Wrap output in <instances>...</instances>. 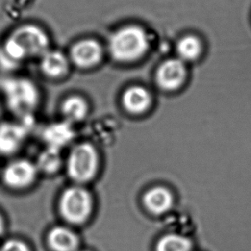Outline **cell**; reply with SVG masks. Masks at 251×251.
Segmentation results:
<instances>
[{"instance_id":"5b68a950","label":"cell","mask_w":251,"mask_h":251,"mask_svg":"<svg viewBox=\"0 0 251 251\" xmlns=\"http://www.w3.org/2000/svg\"><path fill=\"white\" fill-rule=\"evenodd\" d=\"M148 48V35L143 28L135 25L119 28L108 38V52L118 62H133L142 57Z\"/></svg>"},{"instance_id":"7a4b0ae2","label":"cell","mask_w":251,"mask_h":251,"mask_svg":"<svg viewBox=\"0 0 251 251\" xmlns=\"http://www.w3.org/2000/svg\"><path fill=\"white\" fill-rule=\"evenodd\" d=\"M0 92L6 108L18 119L32 118L41 102L37 84L28 77H5L0 83Z\"/></svg>"},{"instance_id":"6da1fadb","label":"cell","mask_w":251,"mask_h":251,"mask_svg":"<svg viewBox=\"0 0 251 251\" xmlns=\"http://www.w3.org/2000/svg\"><path fill=\"white\" fill-rule=\"evenodd\" d=\"M50 49L48 33L38 25L27 24L15 28L0 46V68L18 69L28 59H40Z\"/></svg>"},{"instance_id":"8fae6325","label":"cell","mask_w":251,"mask_h":251,"mask_svg":"<svg viewBox=\"0 0 251 251\" xmlns=\"http://www.w3.org/2000/svg\"><path fill=\"white\" fill-rule=\"evenodd\" d=\"M39 60L42 74L51 79L64 78L70 72V59L59 50L49 49Z\"/></svg>"},{"instance_id":"9c48e42d","label":"cell","mask_w":251,"mask_h":251,"mask_svg":"<svg viewBox=\"0 0 251 251\" xmlns=\"http://www.w3.org/2000/svg\"><path fill=\"white\" fill-rule=\"evenodd\" d=\"M46 244L51 251H78L81 249L79 235L67 225L52 226L46 235Z\"/></svg>"},{"instance_id":"44dd1931","label":"cell","mask_w":251,"mask_h":251,"mask_svg":"<svg viewBox=\"0 0 251 251\" xmlns=\"http://www.w3.org/2000/svg\"><path fill=\"white\" fill-rule=\"evenodd\" d=\"M89 251V250H83V249H80V250H79V251Z\"/></svg>"},{"instance_id":"52a82bcc","label":"cell","mask_w":251,"mask_h":251,"mask_svg":"<svg viewBox=\"0 0 251 251\" xmlns=\"http://www.w3.org/2000/svg\"><path fill=\"white\" fill-rule=\"evenodd\" d=\"M30 119L0 122V156H14L25 147L29 134Z\"/></svg>"},{"instance_id":"2e32d148","label":"cell","mask_w":251,"mask_h":251,"mask_svg":"<svg viewBox=\"0 0 251 251\" xmlns=\"http://www.w3.org/2000/svg\"><path fill=\"white\" fill-rule=\"evenodd\" d=\"M40 174L52 176L58 173L65 165V158L60 151L45 147L35 162Z\"/></svg>"},{"instance_id":"3957f363","label":"cell","mask_w":251,"mask_h":251,"mask_svg":"<svg viewBox=\"0 0 251 251\" xmlns=\"http://www.w3.org/2000/svg\"><path fill=\"white\" fill-rule=\"evenodd\" d=\"M95 206L94 196L84 185L72 184L65 188L57 203L60 219L72 227L86 225L94 214Z\"/></svg>"},{"instance_id":"30bf717a","label":"cell","mask_w":251,"mask_h":251,"mask_svg":"<svg viewBox=\"0 0 251 251\" xmlns=\"http://www.w3.org/2000/svg\"><path fill=\"white\" fill-rule=\"evenodd\" d=\"M74 125L64 120L46 126L42 132V138L46 147L62 151L70 146L75 139Z\"/></svg>"},{"instance_id":"5bb4252c","label":"cell","mask_w":251,"mask_h":251,"mask_svg":"<svg viewBox=\"0 0 251 251\" xmlns=\"http://www.w3.org/2000/svg\"><path fill=\"white\" fill-rule=\"evenodd\" d=\"M62 120L71 124L84 122L90 113V104L79 95H72L63 100L59 107Z\"/></svg>"},{"instance_id":"277c9868","label":"cell","mask_w":251,"mask_h":251,"mask_svg":"<svg viewBox=\"0 0 251 251\" xmlns=\"http://www.w3.org/2000/svg\"><path fill=\"white\" fill-rule=\"evenodd\" d=\"M101 155L93 144L76 143L65 157L64 168L73 184L86 185L97 178L101 170Z\"/></svg>"},{"instance_id":"7c38bea8","label":"cell","mask_w":251,"mask_h":251,"mask_svg":"<svg viewBox=\"0 0 251 251\" xmlns=\"http://www.w3.org/2000/svg\"><path fill=\"white\" fill-rule=\"evenodd\" d=\"M186 69L180 59H169L157 71V81L159 86L167 91H173L184 81Z\"/></svg>"},{"instance_id":"8992f818","label":"cell","mask_w":251,"mask_h":251,"mask_svg":"<svg viewBox=\"0 0 251 251\" xmlns=\"http://www.w3.org/2000/svg\"><path fill=\"white\" fill-rule=\"evenodd\" d=\"M35 162L27 158L10 161L0 172L3 184L12 191H25L32 188L39 177Z\"/></svg>"},{"instance_id":"ffe728a7","label":"cell","mask_w":251,"mask_h":251,"mask_svg":"<svg viewBox=\"0 0 251 251\" xmlns=\"http://www.w3.org/2000/svg\"><path fill=\"white\" fill-rule=\"evenodd\" d=\"M6 230V222L5 219L3 216V214L0 213V237H2L4 235V232Z\"/></svg>"},{"instance_id":"4fadbf2b","label":"cell","mask_w":251,"mask_h":251,"mask_svg":"<svg viewBox=\"0 0 251 251\" xmlns=\"http://www.w3.org/2000/svg\"><path fill=\"white\" fill-rule=\"evenodd\" d=\"M143 204L148 212L154 215H162L171 209L174 204V198L168 188L157 186L145 193Z\"/></svg>"},{"instance_id":"e0dca14e","label":"cell","mask_w":251,"mask_h":251,"mask_svg":"<svg viewBox=\"0 0 251 251\" xmlns=\"http://www.w3.org/2000/svg\"><path fill=\"white\" fill-rule=\"evenodd\" d=\"M192 242L180 234L164 235L157 241L156 251H191Z\"/></svg>"},{"instance_id":"ac0fdd59","label":"cell","mask_w":251,"mask_h":251,"mask_svg":"<svg viewBox=\"0 0 251 251\" xmlns=\"http://www.w3.org/2000/svg\"><path fill=\"white\" fill-rule=\"evenodd\" d=\"M201 49V42L195 36H186L178 42V54L183 60L190 61L196 59L199 56Z\"/></svg>"},{"instance_id":"d6986e66","label":"cell","mask_w":251,"mask_h":251,"mask_svg":"<svg viewBox=\"0 0 251 251\" xmlns=\"http://www.w3.org/2000/svg\"><path fill=\"white\" fill-rule=\"evenodd\" d=\"M0 251H33L30 245L25 241L12 237L4 241L0 245Z\"/></svg>"},{"instance_id":"ba28073f","label":"cell","mask_w":251,"mask_h":251,"mask_svg":"<svg viewBox=\"0 0 251 251\" xmlns=\"http://www.w3.org/2000/svg\"><path fill=\"white\" fill-rule=\"evenodd\" d=\"M103 56L104 49L98 40L84 38L72 46L68 57L75 67L87 70L100 65Z\"/></svg>"},{"instance_id":"9a60e30c","label":"cell","mask_w":251,"mask_h":251,"mask_svg":"<svg viewBox=\"0 0 251 251\" xmlns=\"http://www.w3.org/2000/svg\"><path fill=\"white\" fill-rule=\"evenodd\" d=\"M122 101L123 108L128 113L140 115L150 107L151 96L145 88L132 86L123 93Z\"/></svg>"}]
</instances>
